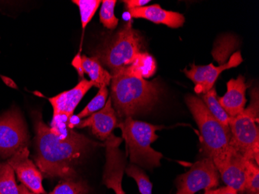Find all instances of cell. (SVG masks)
Returning <instances> with one entry per match:
<instances>
[{"label":"cell","instance_id":"obj_1","mask_svg":"<svg viewBox=\"0 0 259 194\" xmlns=\"http://www.w3.org/2000/svg\"><path fill=\"white\" fill-rule=\"evenodd\" d=\"M35 130L36 166L45 176L50 178L74 179V165L85 154L89 148L98 144L85 135L71 129L68 135L60 137L52 132L44 123L41 113H33Z\"/></svg>","mask_w":259,"mask_h":194},{"label":"cell","instance_id":"obj_2","mask_svg":"<svg viewBox=\"0 0 259 194\" xmlns=\"http://www.w3.org/2000/svg\"><path fill=\"white\" fill-rule=\"evenodd\" d=\"M112 75L111 98L116 116L123 120L146 113L158 100L160 89L157 82L118 71Z\"/></svg>","mask_w":259,"mask_h":194},{"label":"cell","instance_id":"obj_3","mask_svg":"<svg viewBox=\"0 0 259 194\" xmlns=\"http://www.w3.org/2000/svg\"><path fill=\"white\" fill-rule=\"evenodd\" d=\"M117 127L121 130L132 164L150 169L161 166L162 154L153 149L151 144L158 139L156 131L162 126L126 118L118 122Z\"/></svg>","mask_w":259,"mask_h":194},{"label":"cell","instance_id":"obj_4","mask_svg":"<svg viewBox=\"0 0 259 194\" xmlns=\"http://www.w3.org/2000/svg\"><path fill=\"white\" fill-rule=\"evenodd\" d=\"M251 103L238 116L231 118L230 146L244 159L259 164L258 92L253 90Z\"/></svg>","mask_w":259,"mask_h":194},{"label":"cell","instance_id":"obj_5","mask_svg":"<svg viewBox=\"0 0 259 194\" xmlns=\"http://www.w3.org/2000/svg\"><path fill=\"white\" fill-rule=\"evenodd\" d=\"M186 104L199 127L203 149L208 157L214 160L228 152L231 131L213 116L201 99L188 95Z\"/></svg>","mask_w":259,"mask_h":194},{"label":"cell","instance_id":"obj_6","mask_svg":"<svg viewBox=\"0 0 259 194\" xmlns=\"http://www.w3.org/2000/svg\"><path fill=\"white\" fill-rule=\"evenodd\" d=\"M143 48V38L129 21L97 53V58L101 65L110 68L113 75L129 66Z\"/></svg>","mask_w":259,"mask_h":194},{"label":"cell","instance_id":"obj_7","mask_svg":"<svg viewBox=\"0 0 259 194\" xmlns=\"http://www.w3.org/2000/svg\"><path fill=\"white\" fill-rule=\"evenodd\" d=\"M28 141L27 125L17 108H12L0 117V157L9 160L27 147Z\"/></svg>","mask_w":259,"mask_h":194},{"label":"cell","instance_id":"obj_8","mask_svg":"<svg viewBox=\"0 0 259 194\" xmlns=\"http://www.w3.org/2000/svg\"><path fill=\"white\" fill-rule=\"evenodd\" d=\"M176 194H195L204 189H214L220 184V174L211 158L196 162L189 171L176 179Z\"/></svg>","mask_w":259,"mask_h":194},{"label":"cell","instance_id":"obj_9","mask_svg":"<svg viewBox=\"0 0 259 194\" xmlns=\"http://www.w3.org/2000/svg\"><path fill=\"white\" fill-rule=\"evenodd\" d=\"M123 138L112 134L105 142L106 164L103 172V183L115 194H125L122 187L123 173L126 166V158L120 151V145Z\"/></svg>","mask_w":259,"mask_h":194},{"label":"cell","instance_id":"obj_10","mask_svg":"<svg viewBox=\"0 0 259 194\" xmlns=\"http://www.w3.org/2000/svg\"><path fill=\"white\" fill-rule=\"evenodd\" d=\"M213 161L227 186L238 192L245 191L247 160L241 153L230 146L226 154Z\"/></svg>","mask_w":259,"mask_h":194},{"label":"cell","instance_id":"obj_11","mask_svg":"<svg viewBox=\"0 0 259 194\" xmlns=\"http://www.w3.org/2000/svg\"><path fill=\"white\" fill-rule=\"evenodd\" d=\"M93 87H94L93 82L82 79L72 90L62 92L49 98L53 107L52 122L65 124L69 127L70 120L73 116L75 108Z\"/></svg>","mask_w":259,"mask_h":194},{"label":"cell","instance_id":"obj_12","mask_svg":"<svg viewBox=\"0 0 259 194\" xmlns=\"http://www.w3.org/2000/svg\"><path fill=\"white\" fill-rule=\"evenodd\" d=\"M243 62L239 52H235L226 63L215 67L213 64L207 65H190V69H185L186 76L195 83V92L197 94H204L213 88L219 75L222 71L238 66Z\"/></svg>","mask_w":259,"mask_h":194},{"label":"cell","instance_id":"obj_13","mask_svg":"<svg viewBox=\"0 0 259 194\" xmlns=\"http://www.w3.org/2000/svg\"><path fill=\"white\" fill-rule=\"evenodd\" d=\"M27 147L21 148L7 161L17 174L19 180L35 194H46L42 181L43 175L36 164L29 159Z\"/></svg>","mask_w":259,"mask_h":194},{"label":"cell","instance_id":"obj_14","mask_svg":"<svg viewBox=\"0 0 259 194\" xmlns=\"http://www.w3.org/2000/svg\"><path fill=\"white\" fill-rule=\"evenodd\" d=\"M117 125L118 120L110 97L103 109L80 121L75 128H91L93 135L102 141H106L113 134V130L117 128Z\"/></svg>","mask_w":259,"mask_h":194},{"label":"cell","instance_id":"obj_15","mask_svg":"<svg viewBox=\"0 0 259 194\" xmlns=\"http://www.w3.org/2000/svg\"><path fill=\"white\" fill-rule=\"evenodd\" d=\"M248 88L245 83V79L239 75L237 79H232L227 84V93L222 97H218V101L228 116L235 118L244 111L246 100L245 91Z\"/></svg>","mask_w":259,"mask_h":194},{"label":"cell","instance_id":"obj_16","mask_svg":"<svg viewBox=\"0 0 259 194\" xmlns=\"http://www.w3.org/2000/svg\"><path fill=\"white\" fill-rule=\"evenodd\" d=\"M127 11L133 18L145 19L158 24L161 23L171 28H178L184 24L185 17L183 14L164 10L158 4H153L148 7H140Z\"/></svg>","mask_w":259,"mask_h":194},{"label":"cell","instance_id":"obj_17","mask_svg":"<svg viewBox=\"0 0 259 194\" xmlns=\"http://www.w3.org/2000/svg\"><path fill=\"white\" fill-rule=\"evenodd\" d=\"M72 65L76 68L81 78L84 79V73L87 74L90 81L93 82L94 87L97 88L107 87L111 82V74L103 68L97 57L90 58L85 55H78L74 58Z\"/></svg>","mask_w":259,"mask_h":194},{"label":"cell","instance_id":"obj_18","mask_svg":"<svg viewBox=\"0 0 259 194\" xmlns=\"http://www.w3.org/2000/svg\"><path fill=\"white\" fill-rule=\"evenodd\" d=\"M156 61L148 52H141L137 55L129 66L118 71L141 79L151 78L156 72ZM117 71V72H118Z\"/></svg>","mask_w":259,"mask_h":194},{"label":"cell","instance_id":"obj_19","mask_svg":"<svg viewBox=\"0 0 259 194\" xmlns=\"http://www.w3.org/2000/svg\"><path fill=\"white\" fill-rule=\"evenodd\" d=\"M201 100L206 105L213 116L227 129L230 130L229 124L231 117L228 116L218 101V96L215 88H212L204 94H202Z\"/></svg>","mask_w":259,"mask_h":194},{"label":"cell","instance_id":"obj_20","mask_svg":"<svg viewBox=\"0 0 259 194\" xmlns=\"http://www.w3.org/2000/svg\"><path fill=\"white\" fill-rule=\"evenodd\" d=\"M0 194H20L15 173L8 161L0 164Z\"/></svg>","mask_w":259,"mask_h":194},{"label":"cell","instance_id":"obj_21","mask_svg":"<svg viewBox=\"0 0 259 194\" xmlns=\"http://www.w3.org/2000/svg\"><path fill=\"white\" fill-rule=\"evenodd\" d=\"M125 172L128 176L135 179L141 194H152V183L141 168L131 164L125 169Z\"/></svg>","mask_w":259,"mask_h":194},{"label":"cell","instance_id":"obj_22","mask_svg":"<svg viewBox=\"0 0 259 194\" xmlns=\"http://www.w3.org/2000/svg\"><path fill=\"white\" fill-rule=\"evenodd\" d=\"M87 183L74 179H62L49 194H88Z\"/></svg>","mask_w":259,"mask_h":194},{"label":"cell","instance_id":"obj_23","mask_svg":"<svg viewBox=\"0 0 259 194\" xmlns=\"http://www.w3.org/2000/svg\"><path fill=\"white\" fill-rule=\"evenodd\" d=\"M109 92L107 87H101L95 97L87 104V106L76 115L78 119L87 118L93 113L99 111L104 107L108 98Z\"/></svg>","mask_w":259,"mask_h":194},{"label":"cell","instance_id":"obj_24","mask_svg":"<svg viewBox=\"0 0 259 194\" xmlns=\"http://www.w3.org/2000/svg\"><path fill=\"white\" fill-rule=\"evenodd\" d=\"M73 4L78 6L81 15V26L85 29L87 24L91 21L97 9L101 4L100 0H74Z\"/></svg>","mask_w":259,"mask_h":194},{"label":"cell","instance_id":"obj_25","mask_svg":"<svg viewBox=\"0 0 259 194\" xmlns=\"http://www.w3.org/2000/svg\"><path fill=\"white\" fill-rule=\"evenodd\" d=\"M116 4V0L102 1V7L100 12V21L105 27L110 30H113L118 25L119 20L115 17L114 14Z\"/></svg>","mask_w":259,"mask_h":194},{"label":"cell","instance_id":"obj_26","mask_svg":"<svg viewBox=\"0 0 259 194\" xmlns=\"http://www.w3.org/2000/svg\"><path fill=\"white\" fill-rule=\"evenodd\" d=\"M247 178H246L245 191L248 194H259V168L258 165L251 160H247Z\"/></svg>","mask_w":259,"mask_h":194},{"label":"cell","instance_id":"obj_27","mask_svg":"<svg viewBox=\"0 0 259 194\" xmlns=\"http://www.w3.org/2000/svg\"><path fill=\"white\" fill-rule=\"evenodd\" d=\"M148 3H150L149 0H125L123 1L125 7L127 10L143 7Z\"/></svg>","mask_w":259,"mask_h":194},{"label":"cell","instance_id":"obj_28","mask_svg":"<svg viewBox=\"0 0 259 194\" xmlns=\"http://www.w3.org/2000/svg\"><path fill=\"white\" fill-rule=\"evenodd\" d=\"M214 191L215 194H238L235 189L227 186L225 187L220 188V189H214Z\"/></svg>","mask_w":259,"mask_h":194},{"label":"cell","instance_id":"obj_29","mask_svg":"<svg viewBox=\"0 0 259 194\" xmlns=\"http://www.w3.org/2000/svg\"><path fill=\"white\" fill-rule=\"evenodd\" d=\"M19 189H20V194H35L31 191L29 190L24 185L21 184L19 186Z\"/></svg>","mask_w":259,"mask_h":194},{"label":"cell","instance_id":"obj_30","mask_svg":"<svg viewBox=\"0 0 259 194\" xmlns=\"http://www.w3.org/2000/svg\"><path fill=\"white\" fill-rule=\"evenodd\" d=\"M203 194H215L214 189H208V190L205 191Z\"/></svg>","mask_w":259,"mask_h":194}]
</instances>
